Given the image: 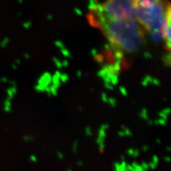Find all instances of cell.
Here are the masks:
<instances>
[{"label": "cell", "mask_w": 171, "mask_h": 171, "mask_svg": "<svg viewBox=\"0 0 171 171\" xmlns=\"http://www.w3.org/2000/svg\"><path fill=\"white\" fill-rule=\"evenodd\" d=\"M89 18L113 46L131 51L141 44L145 31L135 17L132 0H103L91 9Z\"/></svg>", "instance_id": "6da1fadb"}, {"label": "cell", "mask_w": 171, "mask_h": 171, "mask_svg": "<svg viewBox=\"0 0 171 171\" xmlns=\"http://www.w3.org/2000/svg\"><path fill=\"white\" fill-rule=\"evenodd\" d=\"M135 17L144 31L155 38H161L165 14L169 2L167 0H132Z\"/></svg>", "instance_id": "7a4b0ae2"}, {"label": "cell", "mask_w": 171, "mask_h": 171, "mask_svg": "<svg viewBox=\"0 0 171 171\" xmlns=\"http://www.w3.org/2000/svg\"><path fill=\"white\" fill-rule=\"evenodd\" d=\"M161 39H163L165 49L171 52V3L169 4L165 14L162 28Z\"/></svg>", "instance_id": "3957f363"}]
</instances>
